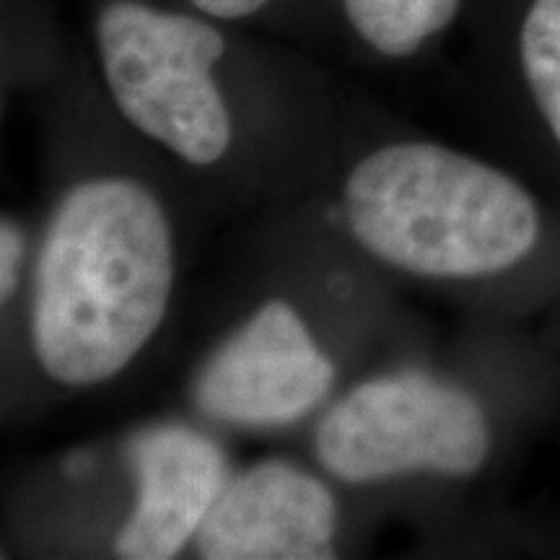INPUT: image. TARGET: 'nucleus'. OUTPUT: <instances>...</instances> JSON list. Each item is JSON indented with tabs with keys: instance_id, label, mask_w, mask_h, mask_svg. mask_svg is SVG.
<instances>
[{
	"instance_id": "obj_2",
	"label": "nucleus",
	"mask_w": 560,
	"mask_h": 560,
	"mask_svg": "<svg viewBox=\"0 0 560 560\" xmlns=\"http://www.w3.org/2000/svg\"><path fill=\"white\" fill-rule=\"evenodd\" d=\"M342 213L369 255L425 278L493 276L535 249V200L506 174L433 143H392L348 174Z\"/></svg>"
},
{
	"instance_id": "obj_9",
	"label": "nucleus",
	"mask_w": 560,
	"mask_h": 560,
	"mask_svg": "<svg viewBox=\"0 0 560 560\" xmlns=\"http://www.w3.org/2000/svg\"><path fill=\"white\" fill-rule=\"evenodd\" d=\"M522 66L545 122L560 143V0H535L522 26Z\"/></svg>"
},
{
	"instance_id": "obj_10",
	"label": "nucleus",
	"mask_w": 560,
	"mask_h": 560,
	"mask_svg": "<svg viewBox=\"0 0 560 560\" xmlns=\"http://www.w3.org/2000/svg\"><path fill=\"white\" fill-rule=\"evenodd\" d=\"M21 255H24L21 231L11 221H3V226H0V291H3V299H11L13 289H16Z\"/></svg>"
},
{
	"instance_id": "obj_3",
	"label": "nucleus",
	"mask_w": 560,
	"mask_h": 560,
	"mask_svg": "<svg viewBox=\"0 0 560 560\" xmlns=\"http://www.w3.org/2000/svg\"><path fill=\"white\" fill-rule=\"evenodd\" d=\"M96 45L112 100L132 128L187 164H215L231 143V117L213 66L223 37L206 21L117 0L96 19Z\"/></svg>"
},
{
	"instance_id": "obj_5",
	"label": "nucleus",
	"mask_w": 560,
	"mask_h": 560,
	"mask_svg": "<svg viewBox=\"0 0 560 560\" xmlns=\"http://www.w3.org/2000/svg\"><path fill=\"white\" fill-rule=\"evenodd\" d=\"M332 361L285 301H268L202 366L195 400L210 418L240 425L301 420L330 395Z\"/></svg>"
},
{
	"instance_id": "obj_8",
	"label": "nucleus",
	"mask_w": 560,
	"mask_h": 560,
	"mask_svg": "<svg viewBox=\"0 0 560 560\" xmlns=\"http://www.w3.org/2000/svg\"><path fill=\"white\" fill-rule=\"evenodd\" d=\"M342 5L374 50L405 58L450 24L459 0H342Z\"/></svg>"
},
{
	"instance_id": "obj_7",
	"label": "nucleus",
	"mask_w": 560,
	"mask_h": 560,
	"mask_svg": "<svg viewBox=\"0 0 560 560\" xmlns=\"http://www.w3.org/2000/svg\"><path fill=\"white\" fill-rule=\"evenodd\" d=\"M128 459L138 478V503L117 535L115 552L128 560L177 558L221 499L226 459L213 441L187 425L136 433Z\"/></svg>"
},
{
	"instance_id": "obj_1",
	"label": "nucleus",
	"mask_w": 560,
	"mask_h": 560,
	"mask_svg": "<svg viewBox=\"0 0 560 560\" xmlns=\"http://www.w3.org/2000/svg\"><path fill=\"white\" fill-rule=\"evenodd\" d=\"M174 242L159 200L132 179H91L55 210L37 265L34 353L55 382L112 380L159 330Z\"/></svg>"
},
{
	"instance_id": "obj_4",
	"label": "nucleus",
	"mask_w": 560,
	"mask_h": 560,
	"mask_svg": "<svg viewBox=\"0 0 560 560\" xmlns=\"http://www.w3.org/2000/svg\"><path fill=\"white\" fill-rule=\"evenodd\" d=\"M490 452L486 412L467 392L423 374H395L350 389L317 431V457L346 482L410 472L467 478Z\"/></svg>"
},
{
	"instance_id": "obj_6",
	"label": "nucleus",
	"mask_w": 560,
	"mask_h": 560,
	"mask_svg": "<svg viewBox=\"0 0 560 560\" xmlns=\"http://www.w3.org/2000/svg\"><path fill=\"white\" fill-rule=\"evenodd\" d=\"M332 493L289 462H262L223 488L198 532L208 560L332 558Z\"/></svg>"
},
{
	"instance_id": "obj_11",
	"label": "nucleus",
	"mask_w": 560,
	"mask_h": 560,
	"mask_svg": "<svg viewBox=\"0 0 560 560\" xmlns=\"http://www.w3.org/2000/svg\"><path fill=\"white\" fill-rule=\"evenodd\" d=\"M190 3L215 19H242L260 11L268 0H190Z\"/></svg>"
}]
</instances>
